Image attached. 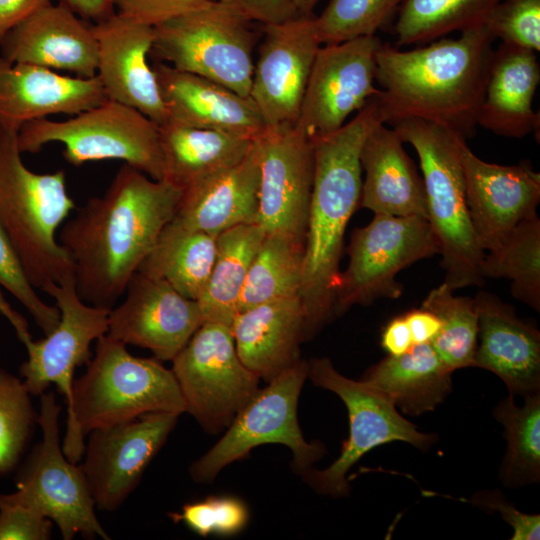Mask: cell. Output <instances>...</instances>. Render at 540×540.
Returning <instances> with one entry per match:
<instances>
[{
    "label": "cell",
    "mask_w": 540,
    "mask_h": 540,
    "mask_svg": "<svg viewBox=\"0 0 540 540\" xmlns=\"http://www.w3.org/2000/svg\"><path fill=\"white\" fill-rule=\"evenodd\" d=\"M249 97L266 127L296 124L312 66L322 43L315 15L263 25Z\"/></svg>",
    "instance_id": "ac0fdd59"
},
{
    "label": "cell",
    "mask_w": 540,
    "mask_h": 540,
    "mask_svg": "<svg viewBox=\"0 0 540 540\" xmlns=\"http://www.w3.org/2000/svg\"><path fill=\"white\" fill-rule=\"evenodd\" d=\"M459 33L409 50L381 45L376 69L380 94L375 100L383 123L392 126L416 118L465 140L474 136L495 38L484 25Z\"/></svg>",
    "instance_id": "7a4b0ae2"
},
{
    "label": "cell",
    "mask_w": 540,
    "mask_h": 540,
    "mask_svg": "<svg viewBox=\"0 0 540 540\" xmlns=\"http://www.w3.org/2000/svg\"><path fill=\"white\" fill-rule=\"evenodd\" d=\"M319 0H292L299 15H311Z\"/></svg>",
    "instance_id": "db71d44e"
},
{
    "label": "cell",
    "mask_w": 540,
    "mask_h": 540,
    "mask_svg": "<svg viewBox=\"0 0 540 540\" xmlns=\"http://www.w3.org/2000/svg\"><path fill=\"white\" fill-rule=\"evenodd\" d=\"M466 204L480 247H497L518 224L537 215L540 174L528 161L516 165L486 162L467 142L461 144Z\"/></svg>",
    "instance_id": "ffe728a7"
},
{
    "label": "cell",
    "mask_w": 540,
    "mask_h": 540,
    "mask_svg": "<svg viewBox=\"0 0 540 540\" xmlns=\"http://www.w3.org/2000/svg\"><path fill=\"white\" fill-rule=\"evenodd\" d=\"M259 160L258 224L266 234L305 242L314 177L313 142L295 124L266 127Z\"/></svg>",
    "instance_id": "9a60e30c"
},
{
    "label": "cell",
    "mask_w": 540,
    "mask_h": 540,
    "mask_svg": "<svg viewBox=\"0 0 540 540\" xmlns=\"http://www.w3.org/2000/svg\"><path fill=\"white\" fill-rule=\"evenodd\" d=\"M152 67L166 110L165 122L219 130L250 139L266 128L250 97L161 61H156Z\"/></svg>",
    "instance_id": "cb8c5ba5"
},
{
    "label": "cell",
    "mask_w": 540,
    "mask_h": 540,
    "mask_svg": "<svg viewBox=\"0 0 540 540\" xmlns=\"http://www.w3.org/2000/svg\"><path fill=\"white\" fill-rule=\"evenodd\" d=\"M179 416L170 412L147 413L90 432L80 467L96 509L114 512L125 502Z\"/></svg>",
    "instance_id": "2e32d148"
},
{
    "label": "cell",
    "mask_w": 540,
    "mask_h": 540,
    "mask_svg": "<svg viewBox=\"0 0 540 540\" xmlns=\"http://www.w3.org/2000/svg\"><path fill=\"white\" fill-rule=\"evenodd\" d=\"M18 129L0 122V224L36 289L73 277L56 231L75 208L65 173H37L22 160Z\"/></svg>",
    "instance_id": "5b68a950"
},
{
    "label": "cell",
    "mask_w": 540,
    "mask_h": 540,
    "mask_svg": "<svg viewBox=\"0 0 540 540\" xmlns=\"http://www.w3.org/2000/svg\"><path fill=\"white\" fill-rule=\"evenodd\" d=\"M308 378L315 386L329 390L343 401L349 417V437L339 457L327 468L309 469L303 480L317 493L333 498L347 496L349 470L377 446L401 441L426 451L437 441L434 433L421 432L397 411L393 403L363 381L339 373L329 358L308 361Z\"/></svg>",
    "instance_id": "30bf717a"
},
{
    "label": "cell",
    "mask_w": 540,
    "mask_h": 540,
    "mask_svg": "<svg viewBox=\"0 0 540 540\" xmlns=\"http://www.w3.org/2000/svg\"><path fill=\"white\" fill-rule=\"evenodd\" d=\"M308 378V361L300 359L259 389L238 412L220 440L189 467L198 483L212 482L229 464L263 444H282L292 452V469L300 475L326 453L320 442H308L300 429L297 406Z\"/></svg>",
    "instance_id": "9c48e42d"
},
{
    "label": "cell",
    "mask_w": 540,
    "mask_h": 540,
    "mask_svg": "<svg viewBox=\"0 0 540 540\" xmlns=\"http://www.w3.org/2000/svg\"><path fill=\"white\" fill-rule=\"evenodd\" d=\"M495 419L504 428L507 449L499 477L508 489L540 481V392L524 397L522 406L508 395L494 409Z\"/></svg>",
    "instance_id": "836d02e7"
},
{
    "label": "cell",
    "mask_w": 540,
    "mask_h": 540,
    "mask_svg": "<svg viewBox=\"0 0 540 540\" xmlns=\"http://www.w3.org/2000/svg\"><path fill=\"white\" fill-rule=\"evenodd\" d=\"M85 373L74 380L62 450L78 463L84 436L92 430L153 412L181 415L186 406L171 369L157 358L133 356L126 345L105 334L96 340Z\"/></svg>",
    "instance_id": "277c9868"
},
{
    "label": "cell",
    "mask_w": 540,
    "mask_h": 540,
    "mask_svg": "<svg viewBox=\"0 0 540 540\" xmlns=\"http://www.w3.org/2000/svg\"><path fill=\"white\" fill-rule=\"evenodd\" d=\"M376 35L322 44L302 100L297 128L310 140L340 129L353 113L380 94L376 86Z\"/></svg>",
    "instance_id": "5bb4252c"
},
{
    "label": "cell",
    "mask_w": 540,
    "mask_h": 540,
    "mask_svg": "<svg viewBox=\"0 0 540 540\" xmlns=\"http://www.w3.org/2000/svg\"><path fill=\"white\" fill-rule=\"evenodd\" d=\"M182 191L125 164L106 191L62 226L58 242L70 258L75 289L86 303L112 309L173 219Z\"/></svg>",
    "instance_id": "6da1fadb"
},
{
    "label": "cell",
    "mask_w": 540,
    "mask_h": 540,
    "mask_svg": "<svg viewBox=\"0 0 540 540\" xmlns=\"http://www.w3.org/2000/svg\"><path fill=\"white\" fill-rule=\"evenodd\" d=\"M259 180L252 140L240 162L183 190L172 220L215 236L239 225L258 224Z\"/></svg>",
    "instance_id": "484cf974"
},
{
    "label": "cell",
    "mask_w": 540,
    "mask_h": 540,
    "mask_svg": "<svg viewBox=\"0 0 540 540\" xmlns=\"http://www.w3.org/2000/svg\"><path fill=\"white\" fill-rule=\"evenodd\" d=\"M410 329L403 316L392 319L381 335V345L389 355L398 356L413 346Z\"/></svg>",
    "instance_id": "681fc988"
},
{
    "label": "cell",
    "mask_w": 540,
    "mask_h": 540,
    "mask_svg": "<svg viewBox=\"0 0 540 540\" xmlns=\"http://www.w3.org/2000/svg\"><path fill=\"white\" fill-rule=\"evenodd\" d=\"M0 313L10 322L15 329L18 339L25 345L32 337L26 319L5 300L0 291Z\"/></svg>",
    "instance_id": "f5cc1de1"
},
{
    "label": "cell",
    "mask_w": 540,
    "mask_h": 540,
    "mask_svg": "<svg viewBox=\"0 0 540 540\" xmlns=\"http://www.w3.org/2000/svg\"><path fill=\"white\" fill-rule=\"evenodd\" d=\"M500 0H402L397 9V46L429 43L483 25Z\"/></svg>",
    "instance_id": "d590c367"
},
{
    "label": "cell",
    "mask_w": 540,
    "mask_h": 540,
    "mask_svg": "<svg viewBox=\"0 0 540 540\" xmlns=\"http://www.w3.org/2000/svg\"><path fill=\"white\" fill-rule=\"evenodd\" d=\"M253 22L235 0H212L153 27L151 53L157 61L249 97L258 38Z\"/></svg>",
    "instance_id": "52a82bcc"
},
{
    "label": "cell",
    "mask_w": 540,
    "mask_h": 540,
    "mask_svg": "<svg viewBox=\"0 0 540 540\" xmlns=\"http://www.w3.org/2000/svg\"><path fill=\"white\" fill-rule=\"evenodd\" d=\"M450 371L429 342L413 344L405 353L388 355L370 367L361 381L386 396L404 414L433 411L450 394Z\"/></svg>",
    "instance_id": "f546056e"
},
{
    "label": "cell",
    "mask_w": 540,
    "mask_h": 540,
    "mask_svg": "<svg viewBox=\"0 0 540 540\" xmlns=\"http://www.w3.org/2000/svg\"><path fill=\"white\" fill-rule=\"evenodd\" d=\"M483 25L495 40L540 51V0H500Z\"/></svg>",
    "instance_id": "7bdbcfd3"
},
{
    "label": "cell",
    "mask_w": 540,
    "mask_h": 540,
    "mask_svg": "<svg viewBox=\"0 0 540 540\" xmlns=\"http://www.w3.org/2000/svg\"><path fill=\"white\" fill-rule=\"evenodd\" d=\"M360 161L365 177L359 206L374 214L427 219L423 178L393 127L380 122L371 130Z\"/></svg>",
    "instance_id": "f1b7e54d"
},
{
    "label": "cell",
    "mask_w": 540,
    "mask_h": 540,
    "mask_svg": "<svg viewBox=\"0 0 540 540\" xmlns=\"http://www.w3.org/2000/svg\"><path fill=\"white\" fill-rule=\"evenodd\" d=\"M474 300L478 343L473 367L494 373L513 397L540 392L539 330L490 292L479 291Z\"/></svg>",
    "instance_id": "603a6c76"
},
{
    "label": "cell",
    "mask_w": 540,
    "mask_h": 540,
    "mask_svg": "<svg viewBox=\"0 0 540 540\" xmlns=\"http://www.w3.org/2000/svg\"><path fill=\"white\" fill-rule=\"evenodd\" d=\"M203 323L196 300L163 279L136 272L123 301L109 311L107 335L149 349L160 361H172Z\"/></svg>",
    "instance_id": "d6986e66"
},
{
    "label": "cell",
    "mask_w": 540,
    "mask_h": 540,
    "mask_svg": "<svg viewBox=\"0 0 540 540\" xmlns=\"http://www.w3.org/2000/svg\"><path fill=\"white\" fill-rule=\"evenodd\" d=\"M216 252L217 236L184 228L171 220L137 272L163 279L183 296L197 300L210 276Z\"/></svg>",
    "instance_id": "d6a6232c"
},
{
    "label": "cell",
    "mask_w": 540,
    "mask_h": 540,
    "mask_svg": "<svg viewBox=\"0 0 540 540\" xmlns=\"http://www.w3.org/2000/svg\"><path fill=\"white\" fill-rule=\"evenodd\" d=\"M21 378L0 367V476L18 464L37 422Z\"/></svg>",
    "instance_id": "f35d334b"
},
{
    "label": "cell",
    "mask_w": 540,
    "mask_h": 540,
    "mask_svg": "<svg viewBox=\"0 0 540 540\" xmlns=\"http://www.w3.org/2000/svg\"><path fill=\"white\" fill-rule=\"evenodd\" d=\"M175 523L182 522L196 534L231 536L248 523L249 511L243 501L232 496H210L186 503L181 511L168 514Z\"/></svg>",
    "instance_id": "60d3db41"
},
{
    "label": "cell",
    "mask_w": 540,
    "mask_h": 540,
    "mask_svg": "<svg viewBox=\"0 0 540 540\" xmlns=\"http://www.w3.org/2000/svg\"><path fill=\"white\" fill-rule=\"evenodd\" d=\"M439 251L438 239L426 218L375 214L351 236L349 262L340 273L335 292L334 317L355 305L399 298L403 286L396 280L397 274Z\"/></svg>",
    "instance_id": "7c38bea8"
},
{
    "label": "cell",
    "mask_w": 540,
    "mask_h": 540,
    "mask_svg": "<svg viewBox=\"0 0 540 540\" xmlns=\"http://www.w3.org/2000/svg\"><path fill=\"white\" fill-rule=\"evenodd\" d=\"M536 53L503 42L494 50L478 126L509 138L539 133L540 116L532 105L540 83Z\"/></svg>",
    "instance_id": "83f0119b"
},
{
    "label": "cell",
    "mask_w": 540,
    "mask_h": 540,
    "mask_svg": "<svg viewBox=\"0 0 540 540\" xmlns=\"http://www.w3.org/2000/svg\"><path fill=\"white\" fill-rule=\"evenodd\" d=\"M484 278H505L512 296L540 311V219L535 215L513 228L501 243L486 251Z\"/></svg>",
    "instance_id": "8d00e7d4"
},
{
    "label": "cell",
    "mask_w": 540,
    "mask_h": 540,
    "mask_svg": "<svg viewBox=\"0 0 540 540\" xmlns=\"http://www.w3.org/2000/svg\"><path fill=\"white\" fill-rule=\"evenodd\" d=\"M51 0H0V38Z\"/></svg>",
    "instance_id": "c3c4849f"
},
{
    "label": "cell",
    "mask_w": 540,
    "mask_h": 540,
    "mask_svg": "<svg viewBox=\"0 0 540 540\" xmlns=\"http://www.w3.org/2000/svg\"><path fill=\"white\" fill-rule=\"evenodd\" d=\"M0 286L24 306L45 335L57 326L60 319L59 309L39 297L16 248L1 224Z\"/></svg>",
    "instance_id": "b9f144b4"
},
{
    "label": "cell",
    "mask_w": 540,
    "mask_h": 540,
    "mask_svg": "<svg viewBox=\"0 0 540 540\" xmlns=\"http://www.w3.org/2000/svg\"><path fill=\"white\" fill-rule=\"evenodd\" d=\"M404 317L414 344L430 342L441 326L437 316L422 307L409 311Z\"/></svg>",
    "instance_id": "f907efd6"
},
{
    "label": "cell",
    "mask_w": 540,
    "mask_h": 540,
    "mask_svg": "<svg viewBox=\"0 0 540 540\" xmlns=\"http://www.w3.org/2000/svg\"><path fill=\"white\" fill-rule=\"evenodd\" d=\"M304 327V309L297 295L238 311L230 328L241 362L269 382L301 359Z\"/></svg>",
    "instance_id": "4316f807"
},
{
    "label": "cell",
    "mask_w": 540,
    "mask_h": 540,
    "mask_svg": "<svg viewBox=\"0 0 540 540\" xmlns=\"http://www.w3.org/2000/svg\"><path fill=\"white\" fill-rule=\"evenodd\" d=\"M392 127L418 155L427 219L438 239L445 271L443 283L454 291L481 286L485 251L469 218L460 157L466 140L443 126L416 118L402 119Z\"/></svg>",
    "instance_id": "8992f818"
},
{
    "label": "cell",
    "mask_w": 540,
    "mask_h": 540,
    "mask_svg": "<svg viewBox=\"0 0 540 540\" xmlns=\"http://www.w3.org/2000/svg\"><path fill=\"white\" fill-rule=\"evenodd\" d=\"M106 95L97 76H66L43 67L11 62L0 54V122L20 129L51 115H76Z\"/></svg>",
    "instance_id": "d4e9b609"
},
{
    "label": "cell",
    "mask_w": 540,
    "mask_h": 540,
    "mask_svg": "<svg viewBox=\"0 0 540 540\" xmlns=\"http://www.w3.org/2000/svg\"><path fill=\"white\" fill-rule=\"evenodd\" d=\"M159 135L163 180L181 191L240 162L253 140L171 122L159 125Z\"/></svg>",
    "instance_id": "4dcf8cb0"
},
{
    "label": "cell",
    "mask_w": 540,
    "mask_h": 540,
    "mask_svg": "<svg viewBox=\"0 0 540 540\" xmlns=\"http://www.w3.org/2000/svg\"><path fill=\"white\" fill-rule=\"evenodd\" d=\"M186 412L210 434L225 430L257 393L260 378L241 362L231 328L204 322L172 359Z\"/></svg>",
    "instance_id": "4fadbf2b"
},
{
    "label": "cell",
    "mask_w": 540,
    "mask_h": 540,
    "mask_svg": "<svg viewBox=\"0 0 540 540\" xmlns=\"http://www.w3.org/2000/svg\"><path fill=\"white\" fill-rule=\"evenodd\" d=\"M97 73L107 99L140 111L158 125L166 119L153 67L148 63L154 28L113 13L93 23Z\"/></svg>",
    "instance_id": "44dd1931"
},
{
    "label": "cell",
    "mask_w": 540,
    "mask_h": 540,
    "mask_svg": "<svg viewBox=\"0 0 540 540\" xmlns=\"http://www.w3.org/2000/svg\"><path fill=\"white\" fill-rule=\"evenodd\" d=\"M265 234L263 228L254 223L230 228L217 236L216 258L196 300L204 322L231 327L250 265Z\"/></svg>",
    "instance_id": "1f68e13d"
},
{
    "label": "cell",
    "mask_w": 540,
    "mask_h": 540,
    "mask_svg": "<svg viewBox=\"0 0 540 540\" xmlns=\"http://www.w3.org/2000/svg\"><path fill=\"white\" fill-rule=\"evenodd\" d=\"M1 55L11 62L77 77L97 73L98 47L92 24L62 3L41 8L0 38Z\"/></svg>",
    "instance_id": "7402d4cb"
},
{
    "label": "cell",
    "mask_w": 540,
    "mask_h": 540,
    "mask_svg": "<svg viewBox=\"0 0 540 540\" xmlns=\"http://www.w3.org/2000/svg\"><path fill=\"white\" fill-rule=\"evenodd\" d=\"M465 501L484 511L498 512L504 521L513 529L512 540H539L540 515L519 511L515 505L504 497L501 491L481 490Z\"/></svg>",
    "instance_id": "bcb514c9"
},
{
    "label": "cell",
    "mask_w": 540,
    "mask_h": 540,
    "mask_svg": "<svg viewBox=\"0 0 540 540\" xmlns=\"http://www.w3.org/2000/svg\"><path fill=\"white\" fill-rule=\"evenodd\" d=\"M61 408L53 392L40 395L37 423L42 439L31 450L16 475L10 496L54 522L64 540L110 536L100 524L95 504L80 465L63 453L59 438Z\"/></svg>",
    "instance_id": "8fae6325"
},
{
    "label": "cell",
    "mask_w": 540,
    "mask_h": 540,
    "mask_svg": "<svg viewBox=\"0 0 540 540\" xmlns=\"http://www.w3.org/2000/svg\"><path fill=\"white\" fill-rule=\"evenodd\" d=\"M305 242L282 234H265L252 260L238 311L300 293Z\"/></svg>",
    "instance_id": "e575fe53"
},
{
    "label": "cell",
    "mask_w": 540,
    "mask_h": 540,
    "mask_svg": "<svg viewBox=\"0 0 540 540\" xmlns=\"http://www.w3.org/2000/svg\"><path fill=\"white\" fill-rule=\"evenodd\" d=\"M43 292L55 300L60 319L45 338L24 345L27 359L19 373L31 396H40L54 384L69 409L75 369L91 359L92 342L107 334L110 310L84 302L75 289L74 277L51 284Z\"/></svg>",
    "instance_id": "e0dca14e"
},
{
    "label": "cell",
    "mask_w": 540,
    "mask_h": 540,
    "mask_svg": "<svg viewBox=\"0 0 540 540\" xmlns=\"http://www.w3.org/2000/svg\"><path fill=\"white\" fill-rule=\"evenodd\" d=\"M55 142L63 144V157L73 166L121 160L154 180H163L159 125L117 101L106 99L66 120H33L18 131L22 153H37Z\"/></svg>",
    "instance_id": "ba28073f"
},
{
    "label": "cell",
    "mask_w": 540,
    "mask_h": 540,
    "mask_svg": "<svg viewBox=\"0 0 540 540\" xmlns=\"http://www.w3.org/2000/svg\"><path fill=\"white\" fill-rule=\"evenodd\" d=\"M114 0H60L79 17L86 21L99 22L113 13Z\"/></svg>",
    "instance_id": "816d5d0a"
},
{
    "label": "cell",
    "mask_w": 540,
    "mask_h": 540,
    "mask_svg": "<svg viewBox=\"0 0 540 540\" xmlns=\"http://www.w3.org/2000/svg\"><path fill=\"white\" fill-rule=\"evenodd\" d=\"M402 0H330L315 16L322 44L339 43L361 36L376 35Z\"/></svg>",
    "instance_id": "ab89813d"
},
{
    "label": "cell",
    "mask_w": 540,
    "mask_h": 540,
    "mask_svg": "<svg viewBox=\"0 0 540 540\" xmlns=\"http://www.w3.org/2000/svg\"><path fill=\"white\" fill-rule=\"evenodd\" d=\"M212 0H114L115 12L134 22L155 27L200 10Z\"/></svg>",
    "instance_id": "f6af8a7d"
},
{
    "label": "cell",
    "mask_w": 540,
    "mask_h": 540,
    "mask_svg": "<svg viewBox=\"0 0 540 540\" xmlns=\"http://www.w3.org/2000/svg\"><path fill=\"white\" fill-rule=\"evenodd\" d=\"M255 22L280 23L299 16L292 0H235Z\"/></svg>",
    "instance_id": "7dc6e473"
},
{
    "label": "cell",
    "mask_w": 540,
    "mask_h": 540,
    "mask_svg": "<svg viewBox=\"0 0 540 540\" xmlns=\"http://www.w3.org/2000/svg\"><path fill=\"white\" fill-rule=\"evenodd\" d=\"M380 122L373 98L340 129L312 140L314 177L299 293L305 314V340L334 317L344 234L360 205L361 150Z\"/></svg>",
    "instance_id": "3957f363"
},
{
    "label": "cell",
    "mask_w": 540,
    "mask_h": 540,
    "mask_svg": "<svg viewBox=\"0 0 540 540\" xmlns=\"http://www.w3.org/2000/svg\"><path fill=\"white\" fill-rule=\"evenodd\" d=\"M422 308L440 320L438 333L429 342L452 372L473 367L478 343V313L474 298L456 296L445 283L432 289Z\"/></svg>",
    "instance_id": "74e56055"
},
{
    "label": "cell",
    "mask_w": 540,
    "mask_h": 540,
    "mask_svg": "<svg viewBox=\"0 0 540 540\" xmlns=\"http://www.w3.org/2000/svg\"><path fill=\"white\" fill-rule=\"evenodd\" d=\"M52 521L10 494H0V540H47Z\"/></svg>",
    "instance_id": "ee69618b"
}]
</instances>
